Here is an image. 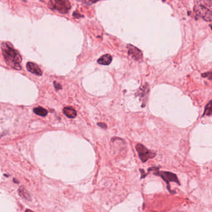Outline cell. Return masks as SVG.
Returning <instances> with one entry per match:
<instances>
[{"instance_id":"6da1fadb","label":"cell","mask_w":212,"mask_h":212,"mask_svg":"<svg viewBox=\"0 0 212 212\" xmlns=\"http://www.w3.org/2000/svg\"><path fill=\"white\" fill-rule=\"evenodd\" d=\"M1 49L6 64L14 69L21 70L22 69L21 66L22 58L18 51L8 42L2 44Z\"/></svg>"},{"instance_id":"7a4b0ae2","label":"cell","mask_w":212,"mask_h":212,"mask_svg":"<svg viewBox=\"0 0 212 212\" xmlns=\"http://www.w3.org/2000/svg\"><path fill=\"white\" fill-rule=\"evenodd\" d=\"M49 8L52 10L57 11L62 14H66L71 8V5L67 0H52L48 4Z\"/></svg>"},{"instance_id":"3957f363","label":"cell","mask_w":212,"mask_h":212,"mask_svg":"<svg viewBox=\"0 0 212 212\" xmlns=\"http://www.w3.org/2000/svg\"><path fill=\"white\" fill-rule=\"evenodd\" d=\"M136 149L138 153V156L143 163H146L148 160L154 158L156 153L146 148L141 144H137L136 146Z\"/></svg>"},{"instance_id":"277c9868","label":"cell","mask_w":212,"mask_h":212,"mask_svg":"<svg viewBox=\"0 0 212 212\" xmlns=\"http://www.w3.org/2000/svg\"><path fill=\"white\" fill-rule=\"evenodd\" d=\"M154 175H159L160 177H161L167 184V187L169 190V191L172 193L171 190L170 188V182H175L179 185H180V182L179 179H177V175L174 173L170 172H166V171H156L154 172Z\"/></svg>"},{"instance_id":"5b68a950","label":"cell","mask_w":212,"mask_h":212,"mask_svg":"<svg viewBox=\"0 0 212 212\" xmlns=\"http://www.w3.org/2000/svg\"><path fill=\"white\" fill-rule=\"evenodd\" d=\"M194 11L199 16L204 20L210 22L211 21V12L205 6L200 4H196L194 7Z\"/></svg>"},{"instance_id":"8992f818","label":"cell","mask_w":212,"mask_h":212,"mask_svg":"<svg viewBox=\"0 0 212 212\" xmlns=\"http://www.w3.org/2000/svg\"><path fill=\"white\" fill-rule=\"evenodd\" d=\"M127 48L128 49L129 55H131L134 60L138 62L142 61L143 53L140 49L131 44L127 45Z\"/></svg>"},{"instance_id":"52a82bcc","label":"cell","mask_w":212,"mask_h":212,"mask_svg":"<svg viewBox=\"0 0 212 212\" xmlns=\"http://www.w3.org/2000/svg\"><path fill=\"white\" fill-rule=\"evenodd\" d=\"M149 85H148V84L146 83L145 85H144L143 86H141L140 90H139L138 92L137 93L136 95L140 97L141 100H143V103H144V100H145V103H146V100H147V97H148V95L149 94Z\"/></svg>"},{"instance_id":"ba28073f","label":"cell","mask_w":212,"mask_h":212,"mask_svg":"<svg viewBox=\"0 0 212 212\" xmlns=\"http://www.w3.org/2000/svg\"><path fill=\"white\" fill-rule=\"evenodd\" d=\"M26 67L27 70L33 74L37 75L39 76H41L42 74V72L41 69L36 64H34L33 62H28L27 64Z\"/></svg>"},{"instance_id":"9c48e42d","label":"cell","mask_w":212,"mask_h":212,"mask_svg":"<svg viewBox=\"0 0 212 212\" xmlns=\"http://www.w3.org/2000/svg\"><path fill=\"white\" fill-rule=\"evenodd\" d=\"M112 61V57L109 54H105L99 58L97 62L101 65H108L110 64Z\"/></svg>"},{"instance_id":"30bf717a","label":"cell","mask_w":212,"mask_h":212,"mask_svg":"<svg viewBox=\"0 0 212 212\" xmlns=\"http://www.w3.org/2000/svg\"><path fill=\"white\" fill-rule=\"evenodd\" d=\"M18 194L19 196L22 198L24 199V200H26L27 201H31V195H29V192L26 189H25L23 187H21L19 188L18 191Z\"/></svg>"},{"instance_id":"8fae6325","label":"cell","mask_w":212,"mask_h":212,"mask_svg":"<svg viewBox=\"0 0 212 212\" xmlns=\"http://www.w3.org/2000/svg\"><path fill=\"white\" fill-rule=\"evenodd\" d=\"M64 113L69 118H74L77 116V113L75 109L70 106L65 107L63 109Z\"/></svg>"},{"instance_id":"7c38bea8","label":"cell","mask_w":212,"mask_h":212,"mask_svg":"<svg viewBox=\"0 0 212 212\" xmlns=\"http://www.w3.org/2000/svg\"><path fill=\"white\" fill-rule=\"evenodd\" d=\"M34 112L39 116H46L48 112L46 110V109H44L42 107L39 106L37 108H35L34 109Z\"/></svg>"},{"instance_id":"4fadbf2b","label":"cell","mask_w":212,"mask_h":212,"mask_svg":"<svg viewBox=\"0 0 212 212\" xmlns=\"http://www.w3.org/2000/svg\"><path fill=\"white\" fill-rule=\"evenodd\" d=\"M211 114V101H210L208 104L207 105L205 108V110L204 115L210 116Z\"/></svg>"},{"instance_id":"5bb4252c","label":"cell","mask_w":212,"mask_h":212,"mask_svg":"<svg viewBox=\"0 0 212 212\" xmlns=\"http://www.w3.org/2000/svg\"><path fill=\"white\" fill-rule=\"evenodd\" d=\"M54 86H55V89H56L57 90H61V89H62V86H61V84L58 83H57V82H54Z\"/></svg>"},{"instance_id":"9a60e30c","label":"cell","mask_w":212,"mask_h":212,"mask_svg":"<svg viewBox=\"0 0 212 212\" xmlns=\"http://www.w3.org/2000/svg\"><path fill=\"white\" fill-rule=\"evenodd\" d=\"M98 125L100 126V127H101V128H103V129H106V128H107V126H106V125H105V123H98Z\"/></svg>"},{"instance_id":"2e32d148","label":"cell","mask_w":212,"mask_h":212,"mask_svg":"<svg viewBox=\"0 0 212 212\" xmlns=\"http://www.w3.org/2000/svg\"><path fill=\"white\" fill-rule=\"evenodd\" d=\"M74 16L76 17V18H80V17H82V16H80V14H79L78 13H77V12H75L74 13Z\"/></svg>"},{"instance_id":"e0dca14e","label":"cell","mask_w":212,"mask_h":212,"mask_svg":"<svg viewBox=\"0 0 212 212\" xmlns=\"http://www.w3.org/2000/svg\"><path fill=\"white\" fill-rule=\"evenodd\" d=\"M96 2H97V1H83V3H86L87 4H91L95 3H96Z\"/></svg>"},{"instance_id":"ac0fdd59","label":"cell","mask_w":212,"mask_h":212,"mask_svg":"<svg viewBox=\"0 0 212 212\" xmlns=\"http://www.w3.org/2000/svg\"><path fill=\"white\" fill-rule=\"evenodd\" d=\"M140 171H141V174H144V171L143 170H141V169H140ZM146 174H145V175H142V176H141V178H144V177H145V176H146Z\"/></svg>"},{"instance_id":"d6986e66","label":"cell","mask_w":212,"mask_h":212,"mask_svg":"<svg viewBox=\"0 0 212 212\" xmlns=\"http://www.w3.org/2000/svg\"><path fill=\"white\" fill-rule=\"evenodd\" d=\"M25 212H34V211H33V210H29V209H26V211H25Z\"/></svg>"},{"instance_id":"ffe728a7","label":"cell","mask_w":212,"mask_h":212,"mask_svg":"<svg viewBox=\"0 0 212 212\" xmlns=\"http://www.w3.org/2000/svg\"><path fill=\"white\" fill-rule=\"evenodd\" d=\"M13 181H14V183H16V184H19V182L16 180V179H13Z\"/></svg>"}]
</instances>
